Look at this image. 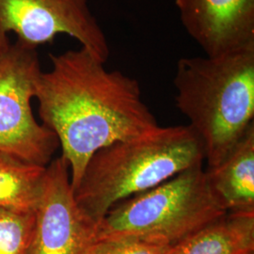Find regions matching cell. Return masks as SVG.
<instances>
[{"instance_id":"obj_4","label":"cell","mask_w":254,"mask_h":254,"mask_svg":"<svg viewBox=\"0 0 254 254\" xmlns=\"http://www.w3.org/2000/svg\"><path fill=\"white\" fill-rule=\"evenodd\" d=\"M227 213L197 164L114 205L98 223L96 239L135 237L173 247Z\"/></svg>"},{"instance_id":"obj_5","label":"cell","mask_w":254,"mask_h":254,"mask_svg":"<svg viewBox=\"0 0 254 254\" xmlns=\"http://www.w3.org/2000/svg\"><path fill=\"white\" fill-rule=\"evenodd\" d=\"M42 72L37 48L16 41L0 51V151L46 167L60 142L32 112Z\"/></svg>"},{"instance_id":"obj_14","label":"cell","mask_w":254,"mask_h":254,"mask_svg":"<svg viewBox=\"0 0 254 254\" xmlns=\"http://www.w3.org/2000/svg\"><path fill=\"white\" fill-rule=\"evenodd\" d=\"M9 45H10V41H9L8 34L0 29V51L5 49L6 47H8Z\"/></svg>"},{"instance_id":"obj_13","label":"cell","mask_w":254,"mask_h":254,"mask_svg":"<svg viewBox=\"0 0 254 254\" xmlns=\"http://www.w3.org/2000/svg\"><path fill=\"white\" fill-rule=\"evenodd\" d=\"M171 247L135 237L96 239L85 254H168Z\"/></svg>"},{"instance_id":"obj_6","label":"cell","mask_w":254,"mask_h":254,"mask_svg":"<svg viewBox=\"0 0 254 254\" xmlns=\"http://www.w3.org/2000/svg\"><path fill=\"white\" fill-rule=\"evenodd\" d=\"M0 29L33 48L64 33L104 64L109 60L107 38L87 0H0Z\"/></svg>"},{"instance_id":"obj_8","label":"cell","mask_w":254,"mask_h":254,"mask_svg":"<svg viewBox=\"0 0 254 254\" xmlns=\"http://www.w3.org/2000/svg\"><path fill=\"white\" fill-rule=\"evenodd\" d=\"M182 24L206 56L254 46V0H175Z\"/></svg>"},{"instance_id":"obj_2","label":"cell","mask_w":254,"mask_h":254,"mask_svg":"<svg viewBox=\"0 0 254 254\" xmlns=\"http://www.w3.org/2000/svg\"><path fill=\"white\" fill-rule=\"evenodd\" d=\"M173 83L176 107L189 119L208 169L213 168L254 124V46L183 58Z\"/></svg>"},{"instance_id":"obj_1","label":"cell","mask_w":254,"mask_h":254,"mask_svg":"<svg viewBox=\"0 0 254 254\" xmlns=\"http://www.w3.org/2000/svg\"><path fill=\"white\" fill-rule=\"evenodd\" d=\"M52 68L42 72L35 98L42 124L58 137L68 162L72 189L98 150L144 136L159 127L141 99L136 79L81 47L50 55Z\"/></svg>"},{"instance_id":"obj_9","label":"cell","mask_w":254,"mask_h":254,"mask_svg":"<svg viewBox=\"0 0 254 254\" xmlns=\"http://www.w3.org/2000/svg\"><path fill=\"white\" fill-rule=\"evenodd\" d=\"M206 173L228 213L254 214V124L227 156Z\"/></svg>"},{"instance_id":"obj_12","label":"cell","mask_w":254,"mask_h":254,"mask_svg":"<svg viewBox=\"0 0 254 254\" xmlns=\"http://www.w3.org/2000/svg\"><path fill=\"white\" fill-rule=\"evenodd\" d=\"M35 213L0 209V254H28Z\"/></svg>"},{"instance_id":"obj_11","label":"cell","mask_w":254,"mask_h":254,"mask_svg":"<svg viewBox=\"0 0 254 254\" xmlns=\"http://www.w3.org/2000/svg\"><path fill=\"white\" fill-rule=\"evenodd\" d=\"M46 167L0 151V209L35 213L41 199Z\"/></svg>"},{"instance_id":"obj_7","label":"cell","mask_w":254,"mask_h":254,"mask_svg":"<svg viewBox=\"0 0 254 254\" xmlns=\"http://www.w3.org/2000/svg\"><path fill=\"white\" fill-rule=\"evenodd\" d=\"M96 235L97 225L73 198L68 162L64 156L52 159L46 166L28 254H85Z\"/></svg>"},{"instance_id":"obj_15","label":"cell","mask_w":254,"mask_h":254,"mask_svg":"<svg viewBox=\"0 0 254 254\" xmlns=\"http://www.w3.org/2000/svg\"><path fill=\"white\" fill-rule=\"evenodd\" d=\"M244 254H254V251H251V252H248V253H246Z\"/></svg>"},{"instance_id":"obj_10","label":"cell","mask_w":254,"mask_h":254,"mask_svg":"<svg viewBox=\"0 0 254 254\" xmlns=\"http://www.w3.org/2000/svg\"><path fill=\"white\" fill-rule=\"evenodd\" d=\"M254 251V214L227 213L171 247L168 254H244Z\"/></svg>"},{"instance_id":"obj_3","label":"cell","mask_w":254,"mask_h":254,"mask_svg":"<svg viewBox=\"0 0 254 254\" xmlns=\"http://www.w3.org/2000/svg\"><path fill=\"white\" fill-rule=\"evenodd\" d=\"M203 160L200 140L189 126L158 127L144 136L98 150L73 189V198L82 213L98 225L120 201Z\"/></svg>"}]
</instances>
